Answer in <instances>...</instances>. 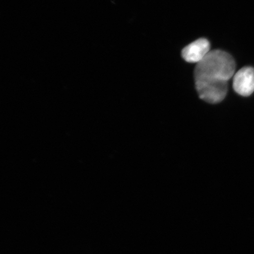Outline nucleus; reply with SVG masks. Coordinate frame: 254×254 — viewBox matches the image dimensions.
Masks as SVG:
<instances>
[{
	"label": "nucleus",
	"instance_id": "obj_4",
	"mask_svg": "<svg viewBox=\"0 0 254 254\" xmlns=\"http://www.w3.org/2000/svg\"><path fill=\"white\" fill-rule=\"evenodd\" d=\"M210 43L206 39H199L184 48L182 55L187 62L198 63L210 52Z\"/></svg>",
	"mask_w": 254,
	"mask_h": 254
},
{
	"label": "nucleus",
	"instance_id": "obj_1",
	"mask_svg": "<svg viewBox=\"0 0 254 254\" xmlns=\"http://www.w3.org/2000/svg\"><path fill=\"white\" fill-rule=\"evenodd\" d=\"M236 64L230 54L220 50L210 51L196 65L194 79L228 81L236 72Z\"/></svg>",
	"mask_w": 254,
	"mask_h": 254
},
{
	"label": "nucleus",
	"instance_id": "obj_2",
	"mask_svg": "<svg viewBox=\"0 0 254 254\" xmlns=\"http://www.w3.org/2000/svg\"><path fill=\"white\" fill-rule=\"evenodd\" d=\"M195 84L199 98L206 102L217 104L221 102L226 97L227 81L195 79Z\"/></svg>",
	"mask_w": 254,
	"mask_h": 254
},
{
	"label": "nucleus",
	"instance_id": "obj_3",
	"mask_svg": "<svg viewBox=\"0 0 254 254\" xmlns=\"http://www.w3.org/2000/svg\"><path fill=\"white\" fill-rule=\"evenodd\" d=\"M233 88L242 96L252 95L254 92V68L247 66L236 72L234 76Z\"/></svg>",
	"mask_w": 254,
	"mask_h": 254
}]
</instances>
